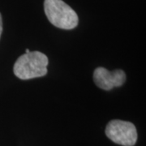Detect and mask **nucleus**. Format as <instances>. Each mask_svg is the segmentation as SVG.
Segmentation results:
<instances>
[{
    "mask_svg": "<svg viewBox=\"0 0 146 146\" xmlns=\"http://www.w3.org/2000/svg\"><path fill=\"white\" fill-rule=\"evenodd\" d=\"M106 134L113 142L123 146H133L137 141L136 127L127 121H110L106 127Z\"/></svg>",
    "mask_w": 146,
    "mask_h": 146,
    "instance_id": "7ed1b4c3",
    "label": "nucleus"
},
{
    "mask_svg": "<svg viewBox=\"0 0 146 146\" xmlns=\"http://www.w3.org/2000/svg\"><path fill=\"white\" fill-rule=\"evenodd\" d=\"M25 51H26V53H25V54H28V53L30 52V50H29V49H27V50H25Z\"/></svg>",
    "mask_w": 146,
    "mask_h": 146,
    "instance_id": "423d86ee",
    "label": "nucleus"
},
{
    "mask_svg": "<svg viewBox=\"0 0 146 146\" xmlns=\"http://www.w3.org/2000/svg\"><path fill=\"white\" fill-rule=\"evenodd\" d=\"M2 31H3V21H2V16L0 14V36L2 34Z\"/></svg>",
    "mask_w": 146,
    "mask_h": 146,
    "instance_id": "39448f33",
    "label": "nucleus"
},
{
    "mask_svg": "<svg viewBox=\"0 0 146 146\" xmlns=\"http://www.w3.org/2000/svg\"><path fill=\"white\" fill-rule=\"evenodd\" d=\"M48 63V58L43 53L30 51L18 58L13 71L16 76L21 80L42 77L47 74Z\"/></svg>",
    "mask_w": 146,
    "mask_h": 146,
    "instance_id": "f257e3e1",
    "label": "nucleus"
},
{
    "mask_svg": "<svg viewBox=\"0 0 146 146\" xmlns=\"http://www.w3.org/2000/svg\"><path fill=\"white\" fill-rule=\"evenodd\" d=\"M44 9L53 25L62 29H72L78 25V16L63 0H45Z\"/></svg>",
    "mask_w": 146,
    "mask_h": 146,
    "instance_id": "f03ea898",
    "label": "nucleus"
},
{
    "mask_svg": "<svg viewBox=\"0 0 146 146\" xmlns=\"http://www.w3.org/2000/svg\"><path fill=\"white\" fill-rule=\"evenodd\" d=\"M94 80L96 85L100 89L110 90L124 84L126 74L122 70L110 72L104 68H98L94 72Z\"/></svg>",
    "mask_w": 146,
    "mask_h": 146,
    "instance_id": "20e7f679",
    "label": "nucleus"
}]
</instances>
